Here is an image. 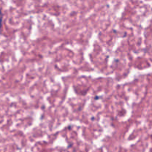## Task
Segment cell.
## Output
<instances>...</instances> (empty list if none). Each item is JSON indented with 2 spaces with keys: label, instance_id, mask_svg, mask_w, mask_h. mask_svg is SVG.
<instances>
[{
  "label": "cell",
  "instance_id": "cell-1",
  "mask_svg": "<svg viewBox=\"0 0 152 152\" xmlns=\"http://www.w3.org/2000/svg\"><path fill=\"white\" fill-rule=\"evenodd\" d=\"M2 19H3V14L1 9H0V28H1V26H2Z\"/></svg>",
  "mask_w": 152,
  "mask_h": 152
}]
</instances>
